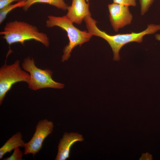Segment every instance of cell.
<instances>
[{
    "instance_id": "8fae6325",
    "label": "cell",
    "mask_w": 160,
    "mask_h": 160,
    "mask_svg": "<svg viewBox=\"0 0 160 160\" xmlns=\"http://www.w3.org/2000/svg\"><path fill=\"white\" fill-rule=\"evenodd\" d=\"M26 1V5L23 7L25 11H27L33 4L37 3L48 4L55 6L58 9L63 10H67L68 7L64 0H25Z\"/></svg>"
},
{
    "instance_id": "3957f363",
    "label": "cell",
    "mask_w": 160,
    "mask_h": 160,
    "mask_svg": "<svg viewBox=\"0 0 160 160\" xmlns=\"http://www.w3.org/2000/svg\"><path fill=\"white\" fill-rule=\"evenodd\" d=\"M46 26L48 28L57 26L67 33L69 42L64 48L61 59L62 62L68 60L75 47L77 45L81 46L84 43L88 41L93 36L88 31H81L74 26L66 15L62 17L49 15Z\"/></svg>"
},
{
    "instance_id": "277c9868",
    "label": "cell",
    "mask_w": 160,
    "mask_h": 160,
    "mask_svg": "<svg viewBox=\"0 0 160 160\" xmlns=\"http://www.w3.org/2000/svg\"><path fill=\"white\" fill-rule=\"evenodd\" d=\"M22 67L29 73L30 78L28 84L31 89L37 90L47 88L62 89L65 87L64 84L56 82L52 79L53 72L51 70L47 69L42 70L36 67L33 58L29 56L25 58Z\"/></svg>"
},
{
    "instance_id": "4fadbf2b",
    "label": "cell",
    "mask_w": 160,
    "mask_h": 160,
    "mask_svg": "<svg viewBox=\"0 0 160 160\" xmlns=\"http://www.w3.org/2000/svg\"><path fill=\"white\" fill-rule=\"evenodd\" d=\"M155 0H139L140 5V14L143 15L148 10Z\"/></svg>"
},
{
    "instance_id": "2e32d148",
    "label": "cell",
    "mask_w": 160,
    "mask_h": 160,
    "mask_svg": "<svg viewBox=\"0 0 160 160\" xmlns=\"http://www.w3.org/2000/svg\"><path fill=\"white\" fill-rule=\"evenodd\" d=\"M22 0H0V9L10 4L13 2L20 1Z\"/></svg>"
},
{
    "instance_id": "5b68a950",
    "label": "cell",
    "mask_w": 160,
    "mask_h": 160,
    "mask_svg": "<svg viewBox=\"0 0 160 160\" xmlns=\"http://www.w3.org/2000/svg\"><path fill=\"white\" fill-rule=\"evenodd\" d=\"M30 78V74L21 68L19 60L10 65L5 63L0 68V105L13 84L20 81L28 84Z\"/></svg>"
},
{
    "instance_id": "7a4b0ae2",
    "label": "cell",
    "mask_w": 160,
    "mask_h": 160,
    "mask_svg": "<svg viewBox=\"0 0 160 160\" xmlns=\"http://www.w3.org/2000/svg\"><path fill=\"white\" fill-rule=\"evenodd\" d=\"M0 34L9 46L16 43L24 45L25 41L31 40L39 42L46 47L49 45L47 34L39 31L35 26L24 21L15 20L7 23Z\"/></svg>"
},
{
    "instance_id": "30bf717a",
    "label": "cell",
    "mask_w": 160,
    "mask_h": 160,
    "mask_svg": "<svg viewBox=\"0 0 160 160\" xmlns=\"http://www.w3.org/2000/svg\"><path fill=\"white\" fill-rule=\"evenodd\" d=\"M25 143L22 139V135L20 132L12 136L0 149V159L7 153L10 152L17 147H24Z\"/></svg>"
},
{
    "instance_id": "7c38bea8",
    "label": "cell",
    "mask_w": 160,
    "mask_h": 160,
    "mask_svg": "<svg viewBox=\"0 0 160 160\" xmlns=\"http://www.w3.org/2000/svg\"><path fill=\"white\" fill-rule=\"evenodd\" d=\"M26 4L25 0H22L14 4H9L0 10V23L4 20L8 14L13 9L17 7H24Z\"/></svg>"
},
{
    "instance_id": "52a82bcc",
    "label": "cell",
    "mask_w": 160,
    "mask_h": 160,
    "mask_svg": "<svg viewBox=\"0 0 160 160\" xmlns=\"http://www.w3.org/2000/svg\"><path fill=\"white\" fill-rule=\"evenodd\" d=\"M108 7L110 21L115 32L131 24L133 16L129 6L113 3L109 4Z\"/></svg>"
},
{
    "instance_id": "9c48e42d",
    "label": "cell",
    "mask_w": 160,
    "mask_h": 160,
    "mask_svg": "<svg viewBox=\"0 0 160 160\" xmlns=\"http://www.w3.org/2000/svg\"><path fill=\"white\" fill-rule=\"evenodd\" d=\"M84 140L82 136L77 133L65 132L59 142L55 160H65L69 158L71 146L77 141Z\"/></svg>"
},
{
    "instance_id": "8992f818",
    "label": "cell",
    "mask_w": 160,
    "mask_h": 160,
    "mask_svg": "<svg viewBox=\"0 0 160 160\" xmlns=\"http://www.w3.org/2000/svg\"><path fill=\"white\" fill-rule=\"evenodd\" d=\"M53 123L47 119L41 120L37 123L36 130L31 140L25 143L23 154H32L34 156L42 148L43 141L53 131Z\"/></svg>"
},
{
    "instance_id": "ac0fdd59",
    "label": "cell",
    "mask_w": 160,
    "mask_h": 160,
    "mask_svg": "<svg viewBox=\"0 0 160 160\" xmlns=\"http://www.w3.org/2000/svg\"><path fill=\"white\" fill-rule=\"evenodd\" d=\"M86 0L87 2H88L89 1V0Z\"/></svg>"
},
{
    "instance_id": "5bb4252c",
    "label": "cell",
    "mask_w": 160,
    "mask_h": 160,
    "mask_svg": "<svg viewBox=\"0 0 160 160\" xmlns=\"http://www.w3.org/2000/svg\"><path fill=\"white\" fill-rule=\"evenodd\" d=\"M23 154V152L20 150V147H17L14 150V152L9 157L5 158L4 160H22V157Z\"/></svg>"
},
{
    "instance_id": "6da1fadb",
    "label": "cell",
    "mask_w": 160,
    "mask_h": 160,
    "mask_svg": "<svg viewBox=\"0 0 160 160\" xmlns=\"http://www.w3.org/2000/svg\"><path fill=\"white\" fill-rule=\"evenodd\" d=\"M84 20L88 32L92 36L103 39L108 43L113 52V59L117 61L120 59L119 52L124 45L133 42L141 43L145 36L153 34L160 31V25L151 24L148 25L145 29L139 33L110 35L99 29L96 25L97 21L91 16H87Z\"/></svg>"
},
{
    "instance_id": "e0dca14e",
    "label": "cell",
    "mask_w": 160,
    "mask_h": 160,
    "mask_svg": "<svg viewBox=\"0 0 160 160\" xmlns=\"http://www.w3.org/2000/svg\"><path fill=\"white\" fill-rule=\"evenodd\" d=\"M155 36L156 39L157 40L160 41V34H156Z\"/></svg>"
},
{
    "instance_id": "ba28073f",
    "label": "cell",
    "mask_w": 160,
    "mask_h": 160,
    "mask_svg": "<svg viewBox=\"0 0 160 160\" xmlns=\"http://www.w3.org/2000/svg\"><path fill=\"white\" fill-rule=\"evenodd\" d=\"M66 15L73 22L80 25L87 16L91 15L89 10V3L86 0H72L71 5L68 6Z\"/></svg>"
},
{
    "instance_id": "9a60e30c",
    "label": "cell",
    "mask_w": 160,
    "mask_h": 160,
    "mask_svg": "<svg viewBox=\"0 0 160 160\" xmlns=\"http://www.w3.org/2000/svg\"><path fill=\"white\" fill-rule=\"evenodd\" d=\"M113 3L128 6L135 7L136 5V0H113Z\"/></svg>"
}]
</instances>
